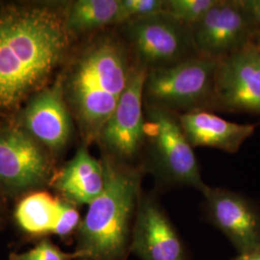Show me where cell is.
<instances>
[{
	"label": "cell",
	"mask_w": 260,
	"mask_h": 260,
	"mask_svg": "<svg viewBox=\"0 0 260 260\" xmlns=\"http://www.w3.org/2000/svg\"><path fill=\"white\" fill-rule=\"evenodd\" d=\"M26 128L50 149H60L71 133V121L59 87L39 93L24 113Z\"/></svg>",
	"instance_id": "5bb4252c"
},
{
	"label": "cell",
	"mask_w": 260,
	"mask_h": 260,
	"mask_svg": "<svg viewBox=\"0 0 260 260\" xmlns=\"http://www.w3.org/2000/svg\"><path fill=\"white\" fill-rule=\"evenodd\" d=\"M47 176V157L35 140L19 129L0 133V183L25 190L41 185Z\"/></svg>",
	"instance_id": "8fae6325"
},
{
	"label": "cell",
	"mask_w": 260,
	"mask_h": 260,
	"mask_svg": "<svg viewBox=\"0 0 260 260\" xmlns=\"http://www.w3.org/2000/svg\"><path fill=\"white\" fill-rule=\"evenodd\" d=\"M58 199L47 192H35L25 197L17 206L15 218L19 226L33 235L51 233L55 223Z\"/></svg>",
	"instance_id": "2e32d148"
},
{
	"label": "cell",
	"mask_w": 260,
	"mask_h": 260,
	"mask_svg": "<svg viewBox=\"0 0 260 260\" xmlns=\"http://www.w3.org/2000/svg\"><path fill=\"white\" fill-rule=\"evenodd\" d=\"M256 42H258V43H260V38H258V39H256Z\"/></svg>",
	"instance_id": "cb8c5ba5"
},
{
	"label": "cell",
	"mask_w": 260,
	"mask_h": 260,
	"mask_svg": "<svg viewBox=\"0 0 260 260\" xmlns=\"http://www.w3.org/2000/svg\"><path fill=\"white\" fill-rule=\"evenodd\" d=\"M80 223V215L75 205L69 201L58 199L55 223L51 233L59 236H68L76 230L78 231Z\"/></svg>",
	"instance_id": "44dd1931"
},
{
	"label": "cell",
	"mask_w": 260,
	"mask_h": 260,
	"mask_svg": "<svg viewBox=\"0 0 260 260\" xmlns=\"http://www.w3.org/2000/svg\"><path fill=\"white\" fill-rule=\"evenodd\" d=\"M209 222L230 240L239 254L260 248V207L246 196L206 186L202 192Z\"/></svg>",
	"instance_id": "52a82bcc"
},
{
	"label": "cell",
	"mask_w": 260,
	"mask_h": 260,
	"mask_svg": "<svg viewBox=\"0 0 260 260\" xmlns=\"http://www.w3.org/2000/svg\"><path fill=\"white\" fill-rule=\"evenodd\" d=\"M130 253L140 260H188L176 226L155 197L144 192L136 211Z\"/></svg>",
	"instance_id": "9c48e42d"
},
{
	"label": "cell",
	"mask_w": 260,
	"mask_h": 260,
	"mask_svg": "<svg viewBox=\"0 0 260 260\" xmlns=\"http://www.w3.org/2000/svg\"><path fill=\"white\" fill-rule=\"evenodd\" d=\"M241 3L251 23L255 41L260 38V0H241Z\"/></svg>",
	"instance_id": "7402d4cb"
},
{
	"label": "cell",
	"mask_w": 260,
	"mask_h": 260,
	"mask_svg": "<svg viewBox=\"0 0 260 260\" xmlns=\"http://www.w3.org/2000/svg\"><path fill=\"white\" fill-rule=\"evenodd\" d=\"M104 188L77 231L79 260H126L142 191L143 168L104 159Z\"/></svg>",
	"instance_id": "7a4b0ae2"
},
{
	"label": "cell",
	"mask_w": 260,
	"mask_h": 260,
	"mask_svg": "<svg viewBox=\"0 0 260 260\" xmlns=\"http://www.w3.org/2000/svg\"><path fill=\"white\" fill-rule=\"evenodd\" d=\"M144 106L145 137L151 143L153 173L166 184L190 186L202 193L207 184L177 114L154 105Z\"/></svg>",
	"instance_id": "3957f363"
},
{
	"label": "cell",
	"mask_w": 260,
	"mask_h": 260,
	"mask_svg": "<svg viewBox=\"0 0 260 260\" xmlns=\"http://www.w3.org/2000/svg\"><path fill=\"white\" fill-rule=\"evenodd\" d=\"M67 29L45 9L0 17V108L15 107L47 79L65 53Z\"/></svg>",
	"instance_id": "6da1fadb"
},
{
	"label": "cell",
	"mask_w": 260,
	"mask_h": 260,
	"mask_svg": "<svg viewBox=\"0 0 260 260\" xmlns=\"http://www.w3.org/2000/svg\"><path fill=\"white\" fill-rule=\"evenodd\" d=\"M219 60L199 55L176 64L148 71L144 85V103L169 111H193L212 102Z\"/></svg>",
	"instance_id": "277c9868"
},
{
	"label": "cell",
	"mask_w": 260,
	"mask_h": 260,
	"mask_svg": "<svg viewBox=\"0 0 260 260\" xmlns=\"http://www.w3.org/2000/svg\"><path fill=\"white\" fill-rule=\"evenodd\" d=\"M126 34L137 65L147 71L176 64L194 47L191 27L165 13L127 20Z\"/></svg>",
	"instance_id": "5b68a950"
},
{
	"label": "cell",
	"mask_w": 260,
	"mask_h": 260,
	"mask_svg": "<svg viewBox=\"0 0 260 260\" xmlns=\"http://www.w3.org/2000/svg\"><path fill=\"white\" fill-rule=\"evenodd\" d=\"M177 117L193 148H214L234 153L255 130L254 124L232 122L213 113L202 110L177 114Z\"/></svg>",
	"instance_id": "4fadbf2b"
},
{
	"label": "cell",
	"mask_w": 260,
	"mask_h": 260,
	"mask_svg": "<svg viewBox=\"0 0 260 260\" xmlns=\"http://www.w3.org/2000/svg\"><path fill=\"white\" fill-rule=\"evenodd\" d=\"M212 102L228 111L260 115V47L255 41L219 60Z\"/></svg>",
	"instance_id": "8992f818"
},
{
	"label": "cell",
	"mask_w": 260,
	"mask_h": 260,
	"mask_svg": "<svg viewBox=\"0 0 260 260\" xmlns=\"http://www.w3.org/2000/svg\"><path fill=\"white\" fill-rule=\"evenodd\" d=\"M165 12V0H120L119 22Z\"/></svg>",
	"instance_id": "d6986e66"
},
{
	"label": "cell",
	"mask_w": 260,
	"mask_h": 260,
	"mask_svg": "<svg viewBox=\"0 0 260 260\" xmlns=\"http://www.w3.org/2000/svg\"><path fill=\"white\" fill-rule=\"evenodd\" d=\"M120 0H78L72 6L67 28L85 32L119 22Z\"/></svg>",
	"instance_id": "e0dca14e"
},
{
	"label": "cell",
	"mask_w": 260,
	"mask_h": 260,
	"mask_svg": "<svg viewBox=\"0 0 260 260\" xmlns=\"http://www.w3.org/2000/svg\"><path fill=\"white\" fill-rule=\"evenodd\" d=\"M256 44H257V45H258V46H259L260 47V43H258V42H256Z\"/></svg>",
	"instance_id": "d4e9b609"
},
{
	"label": "cell",
	"mask_w": 260,
	"mask_h": 260,
	"mask_svg": "<svg viewBox=\"0 0 260 260\" xmlns=\"http://www.w3.org/2000/svg\"><path fill=\"white\" fill-rule=\"evenodd\" d=\"M191 30L199 55L215 60H221L254 41L241 0H217Z\"/></svg>",
	"instance_id": "ba28073f"
},
{
	"label": "cell",
	"mask_w": 260,
	"mask_h": 260,
	"mask_svg": "<svg viewBox=\"0 0 260 260\" xmlns=\"http://www.w3.org/2000/svg\"><path fill=\"white\" fill-rule=\"evenodd\" d=\"M78 252H66L49 240H43L31 250L21 253H12L10 260H79Z\"/></svg>",
	"instance_id": "ffe728a7"
},
{
	"label": "cell",
	"mask_w": 260,
	"mask_h": 260,
	"mask_svg": "<svg viewBox=\"0 0 260 260\" xmlns=\"http://www.w3.org/2000/svg\"><path fill=\"white\" fill-rule=\"evenodd\" d=\"M233 260H260V248L255 250V251L244 253V254H239L236 258Z\"/></svg>",
	"instance_id": "603a6c76"
},
{
	"label": "cell",
	"mask_w": 260,
	"mask_h": 260,
	"mask_svg": "<svg viewBox=\"0 0 260 260\" xmlns=\"http://www.w3.org/2000/svg\"><path fill=\"white\" fill-rule=\"evenodd\" d=\"M133 68L121 45L104 40L82 56L75 70L72 86L103 91L120 99Z\"/></svg>",
	"instance_id": "7c38bea8"
},
{
	"label": "cell",
	"mask_w": 260,
	"mask_h": 260,
	"mask_svg": "<svg viewBox=\"0 0 260 260\" xmlns=\"http://www.w3.org/2000/svg\"><path fill=\"white\" fill-rule=\"evenodd\" d=\"M148 71L134 66L118 105L104 125L102 136L106 147L121 160L134 157L145 139L144 85Z\"/></svg>",
	"instance_id": "30bf717a"
},
{
	"label": "cell",
	"mask_w": 260,
	"mask_h": 260,
	"mask_svg": "<svg viewBox=\"0 0 260 260\" xmlns=\"http://www.w3.org/2000/svg\"><path fill=\"white\" fill-rule=\"evenodd\" d=\"M103 163L80 148L56 179L57 189L74 205H90L104 188Z\"/></svg>",
	"instance_id": "9a60e30c"
},
{
	"label": "cell",
	"mask_w": 260,
	"mask_h": 260,
	"mask_svg": "<svg viewBox=\"0 0 260 260\" xmlns=\"http://www.w3.org/2000/svg\"><path fill=\"white\" fill-rule=\"evenodd\" d=\"M217 0H165V14L189 27L195 25Z\"/></svg>",
	"instance_id": "ac0fdd59"
}]
</instances>
